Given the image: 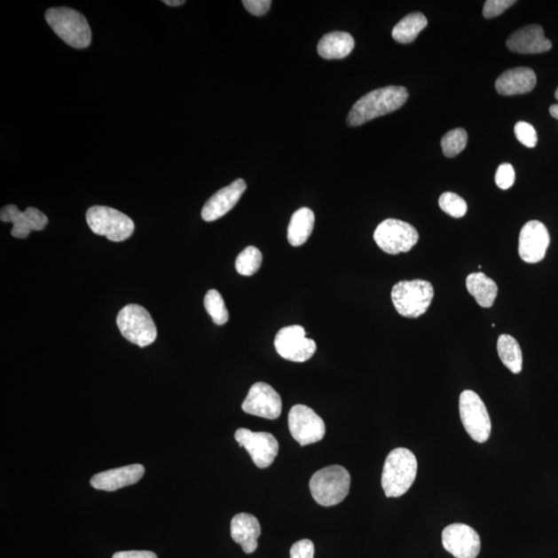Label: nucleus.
<instances>
[{
	"instance_id": "nucleus-15",
	"label": "nucleus",
	"mask_w": 558,
	"mask_h": 558,
	"mask_svg": "<svg viewBox=\"0 0 558 558\" xmlns=\"http://www.w3.org/2000/svg\"><path fill=\"white\" fill-rule=\"evenodd\" d=\"M550 236L546 225L538 221L524 224L519 235V255L525 263L536 264L546 255Z\"/></svg>"
},
{
	"instance_id": "nucleus-31",
	"label": "nucleus",
	"mask_w": 558,
	"mask_h": 558,
	"mask_svg": "<svg viewBox=\"0 0 558 558\" xmlns=\"http://www.w3.org/2000/svg\"><path fill=\"white\" fill-rule=\"evenodd\" d=\"M517 140L524 146L534 148L538 143V135L534 127L529 122H519L514 128Z\"/></svg>"
},
{
	"instance_id": "nucleus-8",
	"label": "nucleus",
	"mask_w": 558,
	"mask_h": 558,
	"mask_svg": "<svg viewBox=\"0 0 558 558\" xmlns=\"http://www.w3.org/2000/svg\"><path fill=\"white\" fill-rule=\"evenodd\" d=\"M373 240L382 252L398 255L410 252L416 246L419 233L410 224L388 218L375 229Z\"/></svg>"
},
{
	"instance_id": "nucleus-14",
	"label": "nucleus",
	"mask_w": 558,
	"mask_h": 558,
	"mask_svg": "<svg viewBox=\"0 0 558 558\" xmlns=\"http://www.w3.org/2000/svg\"><path fill=\"white\" fill-rule=\"evenodd\" d=\"M443 546L456 558H475L481 550V538L473 528L454 523L443 530Z\"/></svg>"
},
{
	"instance_id": "nucleus-1",
	"label": "nucleus",
	"mask_w": 558,
	"mask_h": 558,
	"mask_svg": "<svg viewBox=\"0 0 558 558\" xmlns=\"http://www.w3.org/2000/svg\"><path fill=\"white\" fill-rule=\"evenodd\" d=\"M409 92L403 86H388L362 97L349 113V127H359L374 118L390 114L403 106Z\"/></svg>"
},
{
	"instance_id": "nucleus-2",
	"label": "nucleus",
	"mask_w": 558,
	"mask_h": 558,
	"mask_svg": "<svg viewBox=\"0 0 558 558\" xmlns=\"http://www.w3.org/2000/svg\"><path fill=\"white\" fill-rule=\"evenodd\" d=\"M418 472V461L412 451L397 448L387 456L381 474V487L387 498H400L413 484Z\"/></svg>"
},
{
	"instance_id": "nucleus-21",
	"label": "nucleus",
	"mask_w": 558,
	"mask_h": 558,
	"mask_svg": "<svg viewBox=\"0 0 558 558\" xmlns=\"http://www.w3.org/2000/svg\"><path fill=\"white\" fill-rule=\"evenodd\" d=\"M537 76L529 67H516L500 75L495 83V89L501 96H518L529 93L535 89Z\"/></svg>"
},
{
	"instance_id": "nucleus-16",
	"label": "nucleus",
	"mask_w": 558,
	"mask_h": 558,
	"mask_svg": "<svg viewBox=\"0 0 558 558\" xmlns=\"http://www.w3.org/2000/svg\"><path fill=\"white\" fill-rule=\"evenodd\" d=\"M0 219L3 223L12 224L11 234L18 240H25L31 232L43 231L48 224V217L34 207L20 211L15 205L5 206L0 212Z\"/></svg>"
},
{
	"instance_id": "nucleus-25",
	"label": "nucleus",
	"mask_w": 558,
	"mask_h": 558,
	"mask_svg": "<svg viewBox=\"0 0 558 558\" xmlns=\"http://www.w3.org/2000/svg\"><path fill=\"white\" fill-rule=\"evenodd\" d=\"M428 24V18L422 12H411L393 28V39L400 43H410L416 40Z\"/></svg>"
},
{
	"instance_id": "nucleus-35",
	"label": "nucleus",
	"mask_w": 558,
	"mask_h": 558,
	"mask_svg": "<svg viewBox=\"0 0 558 558\" xmlns=\"http://www.w3.org/2000/svg\"><path fill=\"white\" fill-rule=\"evenodd\" d=\"M242 4L250 14L263 16L266 15L268 11L271 10L272 2L271 0H244Z\"/></svg>"
},
{
	"instance_id": "nucleus-4",
	"label": "nucleus",
	"mask_w": 558,
	"mask_h": 558,
	"mask_svg": "<svg viewBox=\"0 0 558 558\" xmlns=\"http://www.w3.org/2000/svg\"><path fill=\"white\" fill-rule=\"evenodd\" d=\"M350 475L342 466H330L318 470L310 482L313 499L323 507L341 504L350 492Z\"/></svg>"
},
{
	"instance_id": "nucleus-26",
	"label": "nucleus",
	"mask_w": 558,
	"mask_h": 558,
	"mask_svg": "<svg viewBox=\"0 0 558 558\" xmlns=\"http://www.w3.org/2000/svg\"><path fill=\"white\" fill-rule=\"evenodd\" d=\"M498 353L503 365L513 373L523 371V352L518 342L511 335L503 334L499 337Z\"/></svg>"
},
{
	"instance_id": "nucleus-29",
	"label": "nucleus",
	"mask_w": 558,
	"mask_h": 558,
	"mask_svg": "<svg viewBox=\"0 0 558 558\" xmlns=\"http://www.w3.org/2000/svg\"><path fill=\"white\" fill-rule=\"evenodd\" d=\"M468 144V133L463 129L450 130L442 139L443 153L447 158L459 155Z\"/></svg>"
},
{
	"instance_id": "nucleus-17",
	"label": "nucleus",
	"mask_w": 558,
	"mask_h": 558,
	"mask_svg": "<svg viewBox=\"0 0 558 558\" xmlns=\"http://www.w3.org/2000/svg\"><path fill=\"white\" fill-rule=\"evenodd\" d=\"M247 183L243 179H237L230 185L222 188L207 200L202 209V218L205 222H216L234 208L244 192Z\"/></svg>"
},
{
	"instance_id": "nucleus-37",
	"label": "nucleus",
	"mask_w": 558,
	"mask_h": 558,
	"mask_svg": "<svg viewBox=\"0 0 558 558\" xmlns=\"http://www.w3.org/2000/svg\"><path fill=\"white\" fill-rule=\"evenodd\" d=\"M162 3L170 6H179L185 4V0H164Z\"/></svg>"
},
{
	"instance_id": "nucleus-24",
	"label": "nucleus",
	"mask_w": 558,
	"mask_h": 558,
	"mask_svg": "<svg viewBox=\"0 0 558 558\" xmlns=\"http://www.w3.org/2000/svg\"><path fill=\"white\" fill-rule=\"evenodd\" d=\"M467 288L476 303L484 309H489L498 296V285L483 272L469 274L467 279Z\"/></svg>"
},
{
	"instance_id": "nucleus-10",
	"label": "nucleus",
	"mask_w": 558,
	"mask_h": 558,
	"mask_svg": "<svg viewBox=\"0 0 558 558\" xmlns=\"http://www.w3.org/2000/svg\"><path fill=\"white\" fill-rule=\"evenodd\" d=\"M288 429L303 447L322 441L326 434L323 419L304 405H294L288 413Z\"/></svg>"
},
{
	"instance_id": "nucleus-19",
	"label": "nucleus",
	"mask_w": 558,
	"mask_h": 558,
	"mask_svg": "<svg viewBox=\"0 0 558 558\" xmlns=\"http://www.w3.org/2000/svg\"><path fill=\"white\" fill-rule=\"evenodd\" d=\"M507 47L520 54H538L549 51L553 43L545 37L540 25H529L512 34L507 40Z\"/></svg>"
},
{
	"instance_id": "nucleus-6",
	"label": "nucleus",
	"mask_w": 558,
	"mask_h": 558,
	"mask_svg": "<svg viewBox=\"0 0 558 558\" xmlns=\"http://www.w3.org/2000/svg\"><path fill=\"white\" fill-rule=\"evenodd\" d=\"M86 221L94 234L105 236L113 242L129 240L135 231L131 218L110 207H90L86 212Z\"/></svg>"
},
{
	"instance_id": "nucleus-30",
	"label": "nucleus",
	"mask_w": 558,
	"mask_h": 558,
	"mask_svg": "<svg viewBox=\"0 0 558 558\" xmlns=\"http://www.w3.org/2000/svg\"><path fill=\"white\" fill-rule=\"evenodd\" d=\"M441 209L454 218H461L467 215L468 204L465 199L454 193H444L438 200Z\"/></svg>"
},
{
	"instance_id": "nucleus-9",
	"label": "nucleus",
	"mask_w": 558,
	"mask_h": 558,
	"mask_svg": "<svg viewBox=\"0 0 558 558\" xmlns=\"http://www.w3.org/2000/svg\"><path fill=\"white\" fill-rule=\"evenodd\" d=\"M460 412L463 426L476 443H485L491 434V421L478 394L466 390L460 394Z\"/></svg>"
},
{
	"instance_id": "nucleus-23",
	"label": "nucleus",
	"mask_w": 558,
	"mask_h": 558,
	"mask_svg": "<svg viewBox=\"0 0 558 558\" xmlns=\"http://www.w3.org/2000/svg\"><path fill=\"white\" fill-rule=\"evenodd\" d=\"M315 213L306 207L294 212L287 228V240L292 247L303 246L309 240L313 225H315Z\"/></svg>"
},
{
	"instance_id": "nucleus-5",
	"label": "nucleus",
	"mask_w": 558,
	"mask_h": 558,
	"mask_svg": "<svg viewBox=\"0 0 558 558\" xmlns=\"http://www.w3.org/2000/svg\"><path fill=\"white\" fill-rule=\"evenodd\" d=\"M435 296L434 287L428 280H403L392 288V303L400 316L417 318L428 310Z\"/></svg>"
},
{
	"instance_id": "nucleus-32",
	"label": "nucleus",
	"mask_w": 558,
	"mask_h": 558,
	"mask_svg": "<svg viewBox=\"0 0 558 558\" xmlns=\"http://www.w3.org/2000/svg\"><path fill=\"white\" fill-rule=\"evenodd\" d=\"M515 183V171L510 164L500 165L495 174V184L500 190H509Z\"/></svg>"
},
{
	"instance_id": "nucleus-34",
	"label": "nucleus",
	"mask_w": 558,
	"mask_h": 558,
	"mask_svg": "<svg viewBox=\"0 0 558 558\" xmlns=\"http://www.w3.org/2000/svg\"><path fill=\"white\" fill-rule=\"evenodd\" d=\"M313 555H315V546L307 538L295 543L290 551V558H313Z\"/></svg>"
},
{
	"instance_id": "nucleus-12",
	"label": "nucleus",
	"mask_w": 558,
	"mask_h": 558,
	"mask_svg": "<svg viewBox=\"0 0 558 558\" xmlns=\"http://www.w3.org/2000/svg\"><path fill=\"white\" fill-rule=\"evenodd\" d=\"M235 440L240 447L246 449L259 468L271 467L277 459L279 444L273 435L269 432H254L247 428L237 429Z\"/></svg>"
},
{
	"instance_id": "nucleus-33",
	"label": "nucleus",
	"mask_w": 558,
	"mask_h": 558,
	"mask_svg": "<svg viewBox=\"0 0 558 558\" xmlns=\"http://www.w3.org/2000/svg\"><path fill=\"white\" fill-rule=\"evenodd\" d=\"M515 4V0H488L483 9V15L487 19L498 17Z\"/></svg>"
},
{
	"instance_id": "nucleus-7",
	"label": "nucleus",
	"mask_w": 558,
	"mask_h": 558,
	"mask_svg": "<svg viewBox=\"0 0 558 558\" xmlns=\"http://www.w3.org/2000/svg\"><path fill=\"white\" fill-rule=\"evenodd\" d=\"M117 326L124 338L138 347L145 348L158 336L153 318L143 306L129 304L119 311Z\"/></svg>"
},
{
	"instance_id": "nucleus-28",
	"label": "nucleus",
	"mask_w": 558,
	"mask_h": 558,
	"mask_svg": "<svg viewBox=\"0 0 558 558\" xmlns=\"http://www.w3.org/2000/svg\"><path fill=\"white\" fill-rule=\"evenodd\" d=\"M204 306L216 325L223 326L229 321V311L225 307L221 293L216 290L207 292Z\"/></svg>"
},
{
	"instance_id": "nucleus-3",
	"label": "nucleus",
	"mask_w": 558,
	"mask_h": 558,
	"mask_svg": "<svg viewBox=\"0 0 558 558\" xmlns=\"http://www.w3.org/2000/svg\"><path fill=\"white\" fill-rule=\"evenodd\" d=\"M46 21L62 41L75 49H85L91 43V30L86 18L81 12L67 6L49 9Z\"/></svg>"
},
{
	"instance_id": "nucleus-27",
	"label": "nucleus",
	"mask_w": 558,
	"mask_h": 558,
	"mask_svg": "<svg viewBox=\"0 0 558 558\" xmlns=\"http://www.w3.org/2000/svg\"><path fill=\"white\" fill-rule=\"evenodd\" d=\"M263 255L259 248L248 247L237 256L235 267L243 277H252L262 266Z\"/></svg>"
},
{
	"instance_id": "nucleus-38",
	"label": "nucleus",
	"mask_w": 558,
	"mask_h": 558,
	"mask_svg": "<svg viewBox=\"0 0 558 558\" xmlns=\"http://www.w3.org/2000/svg\"><path fill=\"white\" fill-rule=\"evenodd\" d=\"M550 114L558 121V104L550 106Z\"/></svg>"
},
{
	"instance_id": "nucleus-22",
	"label": "nucleus",
	"mask_w": 558,
	"mask_h": 558,
	"mask_svg": "<svg viewBox=\"0 0 558 558\" xmlns=\"http://www.w3.org/2000/svg\"><path fill=\"white\" fill-rule=\"evenodd\" d=\"M355 48L354 37L343 31H334L322 37L318 52L325 59H342Z\"/></svg>"
},
{
	"instance_id": "nucleus-13",
	"label": "nucleus",
	"mask_w": 558,
	"mask_h": 558,
	"mask_svg": "<svg viewBox=\"0 0 558 558\" xmlns=\"http://www.w3.org/2000/svg\"><path fill=\"white\" fill-rule=\"evenodd\" d=\"M242 410L249 415L268 420L280 416L282 403L279 394L266 382H255L250 387L248 397L243 401Z\"/></svg>"
},
{
	"instance_id": "nucleus-20",
	"label": "nucleus",
	"mask_w": 558,
	"mask_h": 558,
	"mask_svg": "<svg viewBox=\"0 0 558 558\" xmlns=\"http://www.w3.org/2000/svg\"><path fill=\"white\" fill-rule=\"evenodd\" d=\"M262 529L258 518L248 513H240L232 519L231 537L240 544L247 554H252L258 548V538Z\"/></svg>"
},
{
	"instance_id": "nucleus-11",
	"label": "nucleus",
	"mask_w": 558,
	"mask_h": 558,
	"mask_svg": "<svg viewBox=\"0 0 558 558\" xmlns=\"http://www.w3.org/2000/svg\"><path fill=\"white\" fill-rule=\"evenodd\" d=\"M274 347L282 358L298 363L310 360L317 350L315 341L307 338L304 328L298 325L280 329L275 336Z\"/></svg>"
},
{
	"instance_id": "nucleus-18",
	"label": "nucleus",
	"mask_w": 558,
	"mask_h": 558,
	"mask_svg": "<svg viewBox=\"0 0 558 558\" xmlns=\"http://www.w3.org/2000/svg\"><path fill=\"white\" fill-rule=\"evenodd\" d=\"M144 474L145 468L142 465L113 468L93 475L90 484L98 491H116L118 489L136 484L143 478Z\"/></svg>"
},
{
	"instance_id": "nucleus-39",
	"label": "nucleus",
	"mask_w": 558,
	"mask_h": 558,
	"mask_svg": "<svg viewBox=\"0 0 558 558\" xmlns=\"http://www.w3.org/2000/svg\"><path fill=\"white\" fill-rule=\"evenodd\" d=\"M555 98L558 100V89L555 91Z\"/></svg>"
},
{
	"instance_id": "nucleus-36",
	"label": "nucleus",
	"mask_w": 558,
	"mask_h": 558,
	"mask_svg": "<svg viewBox=\"0 0 558 558\" xmlns=\"http://www.w3.org/2000/svg\"><path fill=\"white\" fill-rule=\"evenodd\" d=\"M112 558H158L152 551H122Z\"/></svg>"
}]
</instances>
